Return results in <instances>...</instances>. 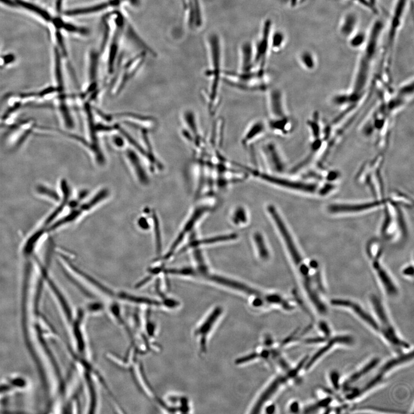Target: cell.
Here are the masks:
<instances>
[{
  "mask_svg": "<svg viewBox=\"0 0 414 414\" xmlns=\"http://www.w3.org/2000/svg\"><path fill=\"white\" fill-rule=\"evenodd\" d=\"M266 209L268 217L287 252L308 299L315 310L321 311L323 309L325 304L316 285V281L320 276L318 273L317 263L312 261V266H311V265H309V264L306 263L291 230L278 209L272 204H268Z\"/></svg>",
  "mask_w": 414,
  "mask_h": 414,
  "instance_id": "obj_1",
  "label": "cell"
},
{
  "mask_svg": "<svg viewBox=\"0 0 414 414\" xmlns=\"http://www.w3.org/2000/svg\"><path fill=\"white\" fill-rule=\"evenodd\" d=\"M379 363L380 359L378 358H374L370 360L365 366L355 371L352 375H350V376L345 381L344 384V387L345 388H349L353 384L356 383L357 381L360 380L361 378H362L368 373H369Z\"/></svg>",
  "mask_w": 414,
  "mask_h": 414,
  "instance_id": "obj_18",
  "label": "cell"
},
{
  "mask_svg": "<svg viewBox=\"0 0 414 414\" xmlns=\"http://www.w3.org/2000/svg\"><path fill=\"white\" fill-rule=\"evenodd\" d=\"M190 277L211 283L212 284L240 293L248 297L250 302L255 299L261 298L266 293L239 279L212 271L207 263L192 267Z\"/></svg>",
  "mask_w": 414,
  "mask_h": 414,
  "instance_id": "obj_2",
  "label": "cell"
},
{
  "mask_svg": "<svg viewBox=\"0 0 414 414\" xmlns=\"http://www.w3.org/2000/svg\"><path fill=\"white\" fill-rule=\"evenodd\" d=\"M253 56L252 48L249 44H246L242 48V73H249L252 72L253 68Z\"/></svg>",
  "mask_w": 414,
  "mask_h": 414,
  "instance_id": "obj_21",
  "label": "cell"
},
{
  "mask_svg": "<svg viewBox=\"0 0 414 414\" xmlns=\"http://www.w3.org/2000/svg\"><path fill=\"white\" fill-rule=\"evenodd\" d=\"M412 267H409L408 268H407L406 269V270H405L404 272H404V274L406 276H412V277H413V271L410 272V269Z\"/></svg>",
  "mask_w": 414,
  "mask_h": 414,
  "instance_id": "obj_31",
  "label": "cell"
},
{
  "mask_svg": "<svg viewBox=\"0 0 414 414\" xmlns=\"http://www.w3.org/2000/svg\"><path fill=\"white\" fill-rule=\"evenodd\" d=\"M192 1L193 5L192 12L190 15V20L194 23V24H195L197 26H200L202 22V19H201L199 1V0H192Z\"/></svg>",
  "mask_w": 414,
  "mask_h": 414,
  "instance_id": "obj_23",
  "label": "cell"
},
{
  "mask_svg": "<svg viewBox=\"0 0 414 414\" xmlns=\"http://www.w3.org/2000/svg\"><path fill=\"white\" fill-rule=\"evenodd\" d=\"M211 208L210 205L201 204L194 209L189 215V217L187 219L184 224L181 231L179 232L167 252L163 256V260L168 261L171 259L178 252L179 247L182 245L184 240L195 229L196 225L199 224L201 219L208 214L209 211H210Z\"/></svg>",
  "mask_w": 414,
  "mask_h": 414,
  "instance_id": "obj_6",
  "label": "cell"
},
{
  "mask_svg": "<svg viewBox=\"0 0 414 414\" xmlns=\"http://www.w3.org/2000/svg\"><path fill=\"white\" fill-rule=\"evenodd\" d=\"M381 250L380 244L377 240H372L368 246V253L384 291L388 297L396 298L399 295V289L394 279L380 262Z\"/></svg>",
  "mask_w": 414,
  "mask_h": 414,
  "instance_id": "obj_5",
  "label": "cell"
},
{
  "mask_svg": "<svg viewBox=\"0 0 414 414\" xmlns=\"http://www.w3.org/2000/svg\"><path fill=\"white\" fill-rule=\"evenodd\" d=\"M283 41H284V36L280 33H276L272 39V47L275 48H277L280 47Z\"/></svg>",
  "mask_w": 414,
  "mask_h": 414,
  "instance_id": "obj_27",
  "label": "cell"
},
{
  "mask_svg": "<svg viewBox=\"0 0 414 414\" xmlns=\"http://www.w3.org/2000/svg\"><path fill=\"white\" fill-rule=\"evenodd\" d=\"M139 226L141 229L146 230L149 228V224L146 219L141 218L139 220Z\"/></svg>",
  "mask_w": 414,
  "mask_h": 414,
  "instance_id": "obj_30",
  "label": "cell"
},
{
  "mask_svg": "<svg viewBox=\"0 0 414 414\" xmlns=\"http://www.w3.org/2000/svg\"><path fill=\"white\" fill-rule=\"evenodd\" d=\"M289 410L290 412L297 413L299 412L300 405L298 402H293L289 405Z\"/></svg>",
  "mask_w": 414,
  "mask_h": 414,
  "instance_id": "obj_29",
  "label": "cell"
},
{
  "mask_svg": "<svg viewBox=\"0 0 414 414\" xmlns=\"http://www.w3.org/2000/svg\"><path fill=\"white\" fill-rule=\"evenodd\" d=\"M332 306L345 308L352 311L361 321L364 322L373 330L379 333L380 327L374 316H371L359 303L348 299H335L331 301Z\"/></svg>",
  "mask_w": 414,
  "mask_h": 414,
  "instance_id": "obj_8",
  "label": "cell"
},
{
  "mask_svg": "<svg viewBox=\"0 0 414 414\" xmlns=\"http://www.w3.org/2000/svg\"><path fill=\"white\" fill-rule=\"evenodd\" d=\"M268 130L267 125L262 120H257L247 127L242 138V143L245 146L250 145L263 137Z\"/></svg>",
  "mask_w": 414,
  "mask_h": 414,
  "instance_id": "obj_16",
  "label": "cell"
},
{
  "mask_svg": "<svg viewBox=\"0 0 414 414\" xmlns=\"http://www.w3.org/2000/svg\"><path fill=\"white\" fill-rule=\"evenodd\" d=\"M409 0H397L391 20L390 29L388 31L386 51L390 54L394 47L396 34L401 26L402 20L408 6Z\"/></svg>",
  "mask_w": 414,
  "mask_h": 414,
  "instance_id": "obj_9",
  "label": "cell"
},
{
  "mask_svg": "<svg viewBox=\"0 0 414 414\" xmlns=\"http://www.w3.org/2000/svg\"><path fill=\"white\" fill-rule=\"evenodd\" d=\"M387 201L377 200L371 202L355 204H335L328 207V211L332 214L355 213L371 210L386 203Z\"/></svg>",
  "mask_w": 414,
  "mask_h": 414,
  "instance_id": "obj_12",
  "label": "cell"
},
{
  "mask_svg": "<svg viewBox=\"0 0 414 414\" xmlns=\"http://www.w3.org/2000/svg\"><path fill=\"white\" fill-rule=\"evenodd\" d=\"M67 262H68L69 266L71 268V270L75 272L77 275L80 276L81 277L83 278L85 280H86L88 282H89L90 284L93 285L95 286V287L97 288L102 292L108 293H111L110 291H109L107 287H105L104 285L101 284L100 282L97 281V280H96V279L93 277H91V276L86 273V272L81 270V269L77 268L76 265L70 263V262H68V261H67Z\"/></svg>",
  "mask_w": 414,
  "mask_h": 414,
  "instance_id": "obj_20",
  "label": "cell"
},
{
  "mask_svg": "<svg viewBox=\"0 0 414 414\" xmlns=\"http://www.w3.org/2000/svg\"><path fill=\"white\" fill-rule=\"evenodd\" d=\"M262 153H263L265 164L267 165V167L269 169L275 172L280 171L282 163L275 144L272 143L265 144Z\"/></svg>",
  "mask_w": 414,
  "mask_h": 414,
  "instance_id": "obj_15",
  "label": "cell"
},
{
  "mask_svg": "<svg viewBox=\"0 0 414 414\" xmlns=\"http://www.w3.org/2000/svg\"><path fill=\"white\" fill-rule=\"evenodd\" d=\"M211 48L212 68L208 73L211 79V84L207 94L208 105L209 111L212 115L215 114L217 110L218 104V94L220 88V81L221 80V62L220 44L217 36L212 35L210 40Z\"/></svg>",
  "mask_w": 414,
  "mask_h": 414,
  "instance_id": "obj_4",
  "label": "cell"
},
{
  "mask_svg": "<svg viewBox=\"0 0 414 414\" xmlns=\"http://www.w3.org/2000/svg\"><path fill=\"white\" fill-rule=\"evenodd\" d=\"M252 240L255 252L261 261L267 263L272 258V252L266 237L259 231L253 233Z\"/></svg>",
  "mask_w": 414,
  "mask_h": 414,
  "instance_id": "obj_14",
  "label": "cell"
},
{
  "mask_svg": "<svg viewBox=\"0 0 414 414\" xmlns=\"http://www.w3.org/2000/svg\"><path fill=\"white\" fill-rule=\"evenodd\" d=\"M329 378H330V383L332 387H333L335 390H339L341 386L340 383V374L337 371H332L329 375Z\"/></svg>",
  "mask_w": 414,
  "mask_h": 414,
  "instance_id": "obj_24",
  "label": "cell"
},
{
  "mask_svg": "<svg viewBox=\"0 0 414 414\" xmlns=\"http://www.w3.org/2000/svg\"><path fill=\"white\" fill-rule=\"evenodd\" d=\"M231 224L238 228H243L249 224V215L247 209L242 206H236L230 214Z\"/></svg>",
  "mask_w": 414,
  "mask_h": 414,
  "instance_id": "obj_19",
  "label": "cell"
},
{
  "mask_svg": "<svg viewBox=\"0 0 414 414\" xmlns=\"http://www.w3.org/2000/svg\"><path fill=\"white\" fill-rule=\"evenodd\" d=\"M369 300L374 317L379 325V334L397 351L402 352L403 350L409 349V344L399 337L381 299L373 294L370 296Z\"/></svg>",
  "mask_w": 414,
  "mask_h": 414,
  "instance_id": "obj_3",
  "label": "cell"
},
{
  "mask_svg": "<svg viewBox=\"0 0 414 414\" xmlns=\"http://www.w3.org/2000/svg\"><path fill=\"white\" fill-rule=\"evenodd\" d=\"M38 190L40 193L51 197V199L54 200L58 201L59 200V197L57 193H56L54 190L49 189L47 187L40 186L38 187Z\"/></svg>",
  "mask_w": 414,
  "mask_h": 414,
  "instance_id": "obj_25",
  "label": "cell"
},
{
  "mask_svg": "<svg viewBox=\"0 0 414 414\" xmlns=\"http://www.w3.org/2000/svg\"><path fill=\"white\" fill-rule=\"evenodd\" d=\"M413 358V350H412V352L402 353L395 358L388 360V362L383 364L378 372L383 374L385 376V374L396 369V368L411 362Z\"/></svg>",
  "mask_w": 414,
  "mask_h": 414,
  "instance_id": "obj_17",
  "label": "cell"
},
{
  "mask_svg": "<svg viewBox=\"0 0 414 414\" xmlns=\"http://www.w3.org/2000/svg\"><path fill=\"white\" fill-rule=\"evenodd\" d=\"M15 57L13 54L3 55L0 57V65L5 66L15 62Z\"/></svg>",
  "mask_w": 414,
  "mask_h": 414,
  "instance_id": "obj_28",
  "label": "cell"
},
{
  "mask_svg": "<svg viewBox=\"0 0 414 414\" xmlns=\"http://www.w3.org/2000/svg\"><path fill=\"white\" fill-rule=\"evenodd\" d=\"M354 341L353 338L350 335H337L335 337H331L327 339V341L324 343V345L318 349V351L315 353L314 355L308 359L304 369L308 370L311 369V367L314 366L322 357L327 353L331 349L337 345H351Z\"/></svg>",
  "mask_w": 414,
  "mask_h": 414,
  "instance_id": "obj_10",
  "label": "cell"
},
{
  "mask_svg": "<svg viewBox=\"0 0 414 414\" xmlns=\"http://www.w3.org/2000/svg\"><path fill=\"white\" fill-rule=\"evenodd\" d=\"M223 313L224 309L222 307L216 306L194 330V337L197 340L199 351L201 354L207 352L209 335L213 330Z\"/></svg>",
  "mask_w": 414,
  "mask_h": 414,
  "instance_id": "obj_7",
  "label": "cell"
},
{
  "mask_svg": "<svg viewBox=\"0 0 414 414\" xmlns=\"http://www.w3.org/2000/svg\"><path fill=\"white\" fill-rule=\"evenodd\" d=\"M271 27L270 20H267L265 23L263 34L261 40L258 42L257 45L256 56H255L254 62L259 67V70L264 72L265 62L268 49L269 41H270V35Z\"/></svg>",
  "mask_w": 414,
  "mask_h": 414,
  "instance_id": "obj_13",
  "label": "cell"
},
{
  "mask_svg": "<svg viewBox=\"0 0 414 414\" xmlns=\"http://www.w3.org/2000/svg\"><path fill=\"white\" fill-rule=\"evenodd\" d=\"M320 330L321 331L323 337L326 338H330L331 337V330L328 324L324 321H321L318 324Z\"/></svg>",
  "mask_w": 414,
  "mask_h": 414,
  "instance_id": "obj_26",
  "label": "cell"
},
{
  "mask_svg": "<svg viewBox=\"0 0 414 414\" xmlns=\"http://www.w3.org/2000/svg\"><path fill=\"white\" fill-rule=\"evenodd\" d=\"M152 217H153L155 247H156L157 253H160L162 250V236L160 222L156 214L154 213Z\"/></svg>",
  "mask_w": 414,
  "mask_h": 414,
  "instance_id": "obj_22",
  "label": "cell"
},
{
  "mask_svg": "<svg viewBox=\"0 0 414 414\" xmlns=\"http://www.w3.org/2000/svg\"><path fill=\"white\" fill-rule=\"evenodd\" d=\"M237 239H238V235L235 232L213 235L204 238H193V239L190 240L189 242L186 244L184 249L182 250L202 249V247H204L231 242L235 241Z\"/></svg>",
  "mask_w": 414,
  "mask_h": 414,
  "instance_id": "obj_11",
  "label": "cell"
}]
</instances>
